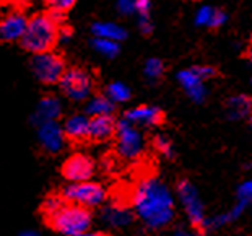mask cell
Instances as JSON below:
<instances>
[{
    "label": "cell",
    "instance_id": "6da1fadb",
    "mask_svg": "<svg viewBox=\"0 0 252 236\" xmlns=\"http://www.w3.org/2000/svg\"><path fill=\"white\" fill-rule=\"evenodd\" d=\"M137 217L152 230H161L173 222L176 208L169 187L157 178L142 179L132 194Z\"/></svg>",
    "mask_w": 252,
    "mask_h": 236
},
{
    "label": "cell",
    "instance_id": "7a4b0ae2",
    "mask_svg": "<svg viewBox=\"0 0 252 236\" xmlns=\"http://www.w3.org/2000/svg\"><path fill=\"white\" fill-rule=\"evenodd\" d=\"M62 13L59 12H42L36 13L28 20L25 34L20 39L21 46L28 52L39 54V52L52 51L59 41V28L62 26Z\"/></svg>",
    "mask_w": 252,
    "mask_h": 236
},
{
    "label": "cell",
    "instance_id": "3957f363",
    "mask_svg": "<svg viewBox=\"0 0 252 236\" xmlns=\"http://www.w3.org/2000/svg\"><path fill=\"white\" fill-rule=\"evenodd\" d=\"M47 222L59 235L75 236L78 233L88 232L91 225V213L85 207L73 205V203H63L56 213L47 217Z\"/></svg>",
    "mask_w": 252,
    "mask_h": 236
},
{
    "label": "cell",
    "instance_id": "277c9868",
    "mask_svg": "<svg viewBox=\"0 0 252 236\" xmlns=\"http://www.w3.org/2000/svg\"><path fill=\"white\" fill-rule=\"evenodd\" d=\"M217 75V70L212 66H194L189 68H184L178 73V82L186 91V95L194 101V103L200 104L207 100L208 87L207 82Z\"/></svg>",
    "mask_w": 252,
    "mask_h": 236
},
{
    "label": "cell",
    "instance_id": "5b68a950",
    "mask_svg": "<svg viewBox=\"0 0 252 236\" xmlns=\"http://www.w3.org/2000/svg\"><path fill=\"white\" fill-rule=\"evenodd\" d=\"M61 196L63 201L73 203V205L93 208L104 202L106 191L98 182L82 181V182H70L68 186L63 187Z\"/></svg>",
    "mask_w": 252,
    "mask_h": 236
},
{
    "label": "cell",
    "instance_id": "8992f818",
    "mask_svg": "<svg viewBox=\"0 0 252 236\" xmlns=\"http://www.w3.org/2000/svg\"><path fill=\"white\" fill-rule=\"evenodd\" d=\"M116 148L119 157L124 160H137L142 157L145 150V138L137 126L126 119L116 124Z\"/></svg>",
    "mask_w": 252,
    "mask_h": 236
},
{
    "label": "cell",
    "instance_id": "52a82bcc",
    "mask_svg": "<svg viewBox=\"0 0 252 236\" xmlns=\"http://www.w3.org/2000/svg\"><path fill=\"white\" fill-rule=\"evenodd\" d=\"M178 196L192 227L197 230H207L205 207H203V202L200 199L198 191L195 189V186L186 179L181 181L178 184Z\"/></svg>",
    "mask_w": 252,
    "mask_h": 236
},
{
    "label": "cell",
    "instance_id": "ba28073f",
    "mask_svg": "<svg viewBox=\"0 0 252 236\" xmlns=\"http://www.w3.org/2000/svg\"><path fill=\"white\" fill-rule=\"evenodd\" d=\"M63 95L72 101H87L93 93L94 82L91 73L83 68H70L65 70L62 78L59 80Z\"/></svg>",
    "mask_w": 252,
    "mask_h": 236
},
{
    "label": "cell",
    "instance_id": "9c48e42d",
    "mask_svg": "<svg viewBox=\"0 0 252 236\" xmlns=\"http://www.w3.org/2000/svg\"><path fill=\"white\" fill-rule=\"evenodd\" d=\"M31 70H33L34 77L42 83H59V80L62 78L63 72H65V62L61 56L52 51L39 52L31 59Z\"/></svg>",
    "mask_w": 252,
    "mask_h": 236
},
{
    "label": "cell",
    "instance_id": "30bf717a",
    "mask_svg": "<svg viewBox=\"0 0 252 236\" xmlns=\"http://www.w3.org/2000/svg\"><path fill=\"white\" fill-rule=\"evenodd\" d=\"M62 173L63 178L70 182L90 181L91 176L94 174V162L85 153H75L63 163Z\"/></svg>",
    "mask_w": 252,
    "mask_h": 236
},
{
    "label": "cell",
    "instance_id": "8fae6325",
    "mask_svg": "<svg viewBox=\"0 0 252 236\" xmlns=\"http://www.w3.org/2000/svg\"><path fill=\"white\" fill-rule=\"evenodd\" d=\"M65 134L57 121H47L37 124V140L47 153H59L65 147Z\"/></svg>",
    "mask_w": 252,
    "mask_h": 236
},
{
    "label": "cell",
    "instance_id": "7c38bea8",
    "mask_svg": "<svg viewBox=\"0 0 252 236\" xmlns=\"http://www.w3.org/2000/svg\"><path fill=\"white\" fill-rule=\"evenodd\" d=\"M28 18L21 12H8L0 18V41L15 42L20 41L25 34Z\"/></svg>",
    "mask_w": 252,
    "mask_h": 236
},
{
    "label": "cell",
    "instance_id": "4fadbf2b",
    "mask_svg": "<svg viewBox=\"0 0 252 236\" xmlns=\"http://www.w3.org/2000/svg\"><path fill=\"white\" fill-rule=\"evenodd\" d=\"M124 119L137 127H157L164 121L163 111L157 106H135L124 114Z\"/></svg>",
    "mask_w": 252,
    "mask_h": 236
},
{
    "label": "cell",
    "instance_id": "5bb4252c",
    "mask_svg": "<svg viewBox=\"0 0 252 236\" xmlns=\"http://www.w3.org/2000/svg\"><path fill=\"white\" fill-rule=\"evenodd\" d=\"M194 21H195L197 26H200V28L217 30V28H221V26L226 23L228 15L221 8L210 7V5H203V7H200L197 10Z\"/></svg>",
    "mask_w": 252,
    "mask_h": 236
},
{
    "label": "cell",
    "instance_id": "9a60e30c",
    "mask_svg": "<svg viewBox=\"0 0 252 236\" xmlns=\"http://www.w3.org/2000/svg\"><path fill=\"white\" fill-rule=\"evenodd\" d=\"M116 122L111 116H98L90 119V129H88V138L96 142L108 140L114 135Z\"/></svg>",
    "mask_w": 252,
    "mask_h": 236
},
{
    "label": "cell",
    "instance_id": "2e32d148",
    "mask_svg": "<svg viewBox=\"0 0 252 236\" xmlns=\"http://www.w3.org/2000/svg\"><path fill=\"white\" fill-rule=\"evenodd\" d=\"M103 220L109 227L114 228H124L133 222V213L127 205L121 203H111L103 210Z\"/></svg>",
    "mask_w": 252,
    "mask_h": 236
},
{
    "label": "cell",
    "instance_id": "e0dca14e",
    "mask_svg": "<svg viewBox=\"0 0 252 236\" xmlns=\"http://www.w3.org/2000/svg\"><path fill=\"white\" fill-rule=\"evenodd\" d=\"M63 134L67 138L75 142L85 140L88 138V129H90V117L87 114H73L65 121L63 124Z\"/></svg>",
    "mask_w": 252,
    "mask_h": 236
},
{
    "label": "cell",
    "instance_id": "ac0fdd59",
    "mask_svg": "<svg viewBox=\"0 0 252 236\" xmlns=\"http://www.w3.org/2000/svg\"><path fill=\"white\" fill-rule=\"evenodd\" d=\"M62 114V104L56 96H46L37 103V109L34 114V124L47 121H57V117Z\"/></svg>",
    "mask_w": 252,
    "mask_h": 236
},
{
    "label": "cell",
    "instance_id": "d6986e66",
    "mask_svg": "<svg viewBox=\"0 0 252 236\" xmlns=\"http://www.w3.org/2000/svg\"><path fill=\"white\" fill-rule=\"evenodd\" d=\"M91 33H93V37H103V39H111L116 42L124 41L127 37L124 26L114 23V21H96L91 26Z\"/></svg>",
    "mask_w": 252,
    "mask_h": 236
},
{
    "label": "cell",
    "instance_id": "ffe728a7",
    "mask_svg": "<svg viewBox=\"0 0 252 236\" xmlns=\"http://www.w3.org/2000/svg\"><path fill=\"white\" fill-rule=\"evenodd\" d=\"M251 106H252V101H251L249 96L234 95L228 100V103H226V114H228L229 119H233V121L243 119V117L249 116Z\"/></svg>",
    "mask_w": 252,
    "mask_h": 236
},
{
    "label": "cell",
    "instance_id": "44dd1931",
    "mask_svg": "<svg viewBox=\"0 0 252 236\" xmlns=\"http://www.w3.org/2000/svg\"><path fill=\"white\" fill-rule=\"evenodd\" d=\"M152 8L153 0H137V25L142 34H150L153 31V21H152Z\"/></svg>",
    "mask_w": 252,
    "mask_h": 236
},
{
    "label": "cell",
    "instance_id": "7402d4cb",
    "mask_svg": "<svg viewBox=\"0 0 252 236\" xmlns=\"http://www.w3.org/2000/svg\"><path fill=\"white\" fill-rule=\"evenodd\" d=\"M114 111V104L106 98V95L91 96L87 100V106H85V112L88 117H98V116H111Z\"/></svg>",
    "mask_w": 252,
    "mask_h": 236
},
{
    "label": "cell",
    "instance_id": "603a6c76",
    "mask_svg": "<svg viewBox=\"0 0 252 236\" xmlns=\"http://www.w3.org/2000/svg\"><path fill=\"white\" fill-rule=\"evenodd\" d=\"M130 96H132L130 88L122 82H112L108 85V88H106V98H108L112 104L127 103V101L130 100Z\"/></svg>",
    "mask_w": 252,
    "mask_h": 236
},
{
    "label": "cell",
    "instance_id": "cb8c5ba5",
    "mask_svg": "<svg viewBox=\"0 0 252 236\" xmlns=\"http://www.w3.org/2000/svg\"><path fill=\"white\" fill-rule=\"evenodd\" d=\"M119 44L121 42L103 39V37H93V41H91V46H93L94 52H98L99 56L108 57V59H112L119 54V51H121Z\"/></svg>",
    "mask_w": 252,
    "mask_h": 236
},
{
    "label": "cell",
    "instance_id": "d4e9b609",
    "mask_svg": "<svg viewBox=\"0 0 252 236\" xmlns=\"http://www.w3.org/2000/svg\"><path fill=\"white\" fill-rule=\"evenodd\" d=\"M143 73L150 82H157V80L161 78V75L164 73V64L161 59L152 57L145 62L143 66Z\"/></svg>",
    "mask_w": 252,
    "mask_h": 236
},
{
    "label": "cell",
    "instance_id": "484cf974",
    "mask_svg": "<svg viewBox=\"0 0 252 236\" xmlns=\"http://www.w3.org/2000/svg\"><path fill=\"white\" fill-rule=\"evenodd\" d=\"M153 145H155V150L163 155L164 158H173L174 157V147H173V142H171L169 137L166 135H157L153 140Z\"/></svg>",
    "mask_w": 252,
    "mask_h": 236
},
{
    "label": "cell",
    "instance_id": "4316f807",
    "mask_svg": "<svg viewBox=\"0 0 252 236\" xmlns=\"http://www.w3.org/2000/svg\"><path fill=\"white\" fill-rule=\"evenodd\" d=\"M236 197H238V203H241L243 207L248 208L249 205H252V178L246 179L243 184L238 187Z\"/></svg>",
    "mask_w": 252,
    "mask_h": 236
},
{
    "label": "cell",
    "instance_id": "83f0119b",
    "mask_svg": "<svg viewBox=\"0 0 252 236\" xmlns=\"http://www.w3.org/2000/svg\"><path fill=\"white\" fill-rule=\"evenodd\" d=\"M65 201L62 199V196H49L42 203V212L46 213V217H51L52 213H56L61 208Z\"/></svg>",
    "mask_w": 252,
    "mask_h": 236
},
{
    "label": "cell",
    "instance_id": "f1b7e54d",
    "mask_svg": "<svg viewBox=\"0 0 252 236\" xmlns=\"http://www.w3.org/2000/svg\"><path fill=\"white\" fill-rule=\"evenodd\" d=\"M116 8L121 15H135V8H137V0H117L116 2Z\"/></svg>",
    "mask_w": 252,
    "mask_h": 236
},
{
    "label": "cell",
    "instance_id": "f546056e",
    "mask_svg": "<svg viewBox=\"0 0 252 236\" xmlns=\"http://www.w3.org/2000/svg\"><path fill=\"white\" fill-rule=\"evenodd\" d=\"M77 0H49V5H51V10L52 12H59V13H65L68 12Z\"/></svg>",
    "mask_w": 252,
    "mask_h": 236
},
{
    "label": "cell",
    "instance_id": "4dcf8cb0",
    "mask_svg": "<svg viewBox=\"0 0 252 236\" xmlns=\"http://www.w3.org/2000/svg\"><path fill=\"white\" fill-rule=\"evenodd\" d=\"M70 36H72V31L68 28H65V26H61V28H59V41L67 42L70 39Z\"/></svg>",
    "mask_w": 252,
    "mask_h": 236
},
{
    "label": "cell",
    "instance_id": "1f68e13d",
    "mask_svg": "<svg viewBox=\"0 0 252 236\" xmlns=\"http://www.w3.org/2000/svg\"><path fill=\"white\" fill-rule=\"evenodd\" d=\"M173 236H197V235L194 232H190V230L179 228V230H176V232L173 233Z\"/></svg>",
    "mask_w": 252,
    "mask_h": 236
},
{
    "label": "cell",
    "instance_id": "d6a6232c",
    "mask_svg": "<svg viewBox=\"0 0 252 236\" xmlns=\"http://www.w3.org/2000/svg\"><path fill=\"white\" fill-rule=\"evenodd\" d=\"M18 236H41L37 232H33V230H26V232H21Z\"/></svg>",
    "mask_w": 252,
    "mask_h": 236
},
{
    "label": "cell",
    "instance_id": "836d02e7",
    "mask_svg": "<svg viewBox=\"0 0 252 236\" xmlns=\"http://www.w3.org/2000/svg\"><path fill=\"white\" fill-rule=\"evenodd\" d=\"M75 236H108V235H104V233H88V232H85V233H78V235H75Z\"/></svg>",
    "mask_w": 252,
    "mask_h": 236
},
{
    "label": "cell",
    "instance_id": "e575fe53",
    "mask_svg": "<svg viewBox=\"0 0 252 236\" xmlns=\"http://www.w3.org/2000/svg\"><path fill=\"white\" fill-rule=\"evenodd\" d=\"M248 59L252 66V37H251V42H249V47H248Z\"/></svg>",
    "mask_w": 252,
    "mask_h": 236
},
{
    "label": "cell",
    "instance_id": "d590c367",
    "mask_svg": "<svg viewBox=\"0 0 252 236\" xmlns=\"http://www.w3.org/2000/svg\"><path fill=\"white\" fill-rule=\"evenodd\" d=\"M13 3H18V5H23V3H30L33 2V0H12Z\"/></svg>",
    "mask_w": 252,
    "mask_h": 236
},
{
    "label": "cell",
    "instance_id": "8d00e7d4",
    "mask_svg": "<svg viewBox=\"0 0 252 236\" xmlns=\"http://www.w3.org/2000/svg\"><path fill=\"white\" fill-rule=\"evenodd\" d=\"M249 121H251V124H252V106H251V111H249Z\"/></svg>",
    "mask_w": 252,
    "mask_h": 236
}]
</instances>
